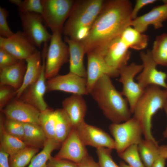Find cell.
<instances>
[{
  "instance_id": "obj_1",
  "label": "cell",
  "mask_w": 167,
  "mask_h": 167,
  "mask_svg": "<svg viewBox=\"0 0 167 167\" xmlns=\"http://www.w3.org/2000/svg\"><path fill=\"white\" fill-rule=\"evenodd\" d=\"M132 8L129 0L105 1L88 36L80 42L86 54L92 51L102 53L111 41L130 26Z\"/></svg>"
},
{
  "instance_id": "obj_2",
  "label": "cell",
  "mask_w": 167,
  "mask_h": 167,
  "mask_svg": "<svg viewBox=\"0 0 167 167\" xmlns=\"http://www.w3.org/2000/svg\"><path fill=\"white\" fill-rule=\"evenodd\" d=\"M110 78L106 75L101 77L89 94L112 123H121L130 119L132 113L127 100L117 90Z\"/></svg>"
},
{
  "instance_id": "obj_3",
  "label": "cell",
  "mask_w": 167,
  "mask_h": 167,
  "mask_svg": "<svg viewBox=\"0 0 167 167\" xmlns=\"http://www.w3.org/2000/svg\"><path fill=\"white\" fill-rule=\"evenodd\" d=\"M167 101V90L157 86L146 88L137 102L132 114L139 122L145 139L156 140L152 132V119Z\"/></svg>"
},
{
  "instance_id": "obj_4",
  "label": "cell",
  "mask_w": 167,
  "mask_h": 167,
  "mask_svg": "<svg viewBox=\"0 0 167 167\" xmlns=\"http://www.w3.org/2000/svg\"><path fill=\"white\" fill-rule=\"evenodd\" d=\"M75 2L72 0H43V11L41 15L44 23L52 33H63L65 24Z\"/></svg>"
},
{
  "instance_id": "obj_5",
  "label": "cell",
  "mask_w": 167,
  "mask_h": 167,
  "mask_svg": "<svg viewBox=\"0 0 167 167\" xmlns=\"http://www.w3.org/2000/svg\"><path fill=\"white\" fill-rule=\"evenodd\" d=\"M109 129L114 138L115 149L118 154L131 145H138L142 139V128L133 117L122 123H112L109 126Z\"/></svg>"
},
{
  "instance_id": "obj_6",
  "label": "cell",
  "mask_w": 167,
  "mask_h": 167,
  "mask_svg": "<svg viewBox=\"0 0 167 167\" xmlns=\"http://www.w3.org/2000/svg\"><path fill=\"white\" fill-rule=\"evenodd\" d=\"M62 33L58 32L52 33L45 61V75L46 79L57 76L61 67L69 59V47L62 39Z\"/></svg>"
},
{
  "instance_id": "obj_7",
  "label": "cell",
  "mask_w": 167,
  "mask_h": 167,
  "mask_svg": "<svg viewBox=\"0 0 167 167\" xmlns=\"http://www.w3.org/2000/svg\"><path fill=\"white\" fill-rule=\"evenodd\" d=\"M143 68L142 64L132 62L118 71V81L122 86L121 93L127 100L132 114L137 102L145 89L135 80V77L141 71Z\"/></svg>"
},
{
  "instance_id": "obj_8",
  "label": "cell",
  "mask_w": 167,
  "mask_h": 167,
  "mask_svg": "<svg viewBox=\"0 0 167 167\" xmlns=\"http://www.w3.org/2000/svg\"><path fill=\"white\" fill-rule=\"evenodd\" d=\"M140 57L143 68L136 77L137 82L144 89L154 85L166 89L167 74L157 69L158 65L153 58L151 50L141 52Z\"/></svg>"
},
{
  "instance_id": "obj_9",
  "label": "cell",
  "mask_w": 167,
  "mask_h": 167,
  "mask_svg": "<svg viewBox=\"0 0 167 167\" xmlns=\"http://www.w3.org/2000/svg\"><path fill=\"white\" fill-rule=\"evenodd\" d=\"M19 14L23 32L36 47L40 49L43 44L50 41L52 34L44 25L41 15L29 12Z\"/></svg>"
},
{
  "instance_id": "obj_10",
  "label": "cell",
  "mask_w": 167,
  "mask_h": 167,
  "mask_svg": "<svg viewBox=\"0 0 167 167\" xmlns=\"http://www.w3.org/2000/svg\"><path fill=\"white\" fill-rule=\"evenodd\" d=\"M46 84L49 92L59 91L83 96L89 94L86 78L70 72L48 79Z\"/></svg>"
},
{
  "instance_id": "obj_11",
  "label": "cell",
  "mask_w": 167,
  "mask_h": 167,
  "mask_svg": "<svg viewBox=\"0 0 167 167\" xmlns=\"http://www.w3.org/2000/svg\"><path fill=\"white\" fill-rule=\"evenodd\" d=\"M47 50L45 47H43L42 49V66L39 77L25 90L21 96L22 98V101L33 106L40 112L47 108V105L44 99L45 94L47 91L45 65Z\"/></svg>"
},
{
  "instance_id": "obj_12",
  "label": "cell",
  "mask_w": 167,
  "mask_h": 167,
  "mask_svg": "<svg viewBox=\"0 0 167 167\" xmlns=\"http://www.w3.org/2000/svg\"><path fill=\"white\" fill-rule=\"evenodd\" d=\"M87 57V88L88 94L97 81L106 75L110 77L119 76V71L110 67L106 62L104 56L96 51L86 53Z\"/></svg>"
},
{
  "instance_id": "obj_13",
  "label": "cell",
  "mask_w": 167,
  "mask_h": 167,
  "mask_svg": "<svg viewBox=\"0 0 167 167\" xmlns=\"http://www.w3.org/2000/svg\"><path fill=\"white\" fill-rule=\"evenodd\" d=\"M0 48L19 60H25L37 49L23 32L20 31L7 38L0 36Z\"/></svg>"
},
{
  "instance_id": "obj_14",
  "label": "cell",
  "mask_w": 167,
  "mask_h": 167,
  "mask_svg": "<svg viewBox=\"0 0 167 167\" xmlns=\"http://www.w3.org/2000/svg\"><path fill=\"white\" fill-rule=\"evenodd\" d=\"M76 128L85 146H91L96 149L104 147L115 149L114 139L101 129L88 124L85 122Z\"/></svg>"
},
{
  "instance_id": "obj_15",
  "label": "cell",
  "mask_w": 167,
  "mask_h": 167,
  "mask_svg": "<svg viewBox=\"0 0 167 167\" xmlns=\"http://www.w3.org/2000/svg\"><path fill=\"white\" fill-rule=\"evenodd\" d=\"M96 18L87 9L82 0L75 1L65 24L63 33L65 36L70 38L78 30L91 28Z\"/></svg>"
},
{
  "instance_id": "obj_16",
  "label": "cell",
  "mask_w": 167,
  "mask_h": 167,
  "mask_svg": "<svg viewBox=\"0 0 167 167\" xmlns=\"http://www.w3.org/2000/svg\"><path fill=\"white\" fill-rule=\"evenodd\" d=\"M88 153L76 128H73L54 157L79 163Z\"/></svg>"
},
{
  "instance_id": "obj_17",
  "label": "cell",
  "mask_w": 167,
  "mask_h": 167,
  "mask_svg": "<svg viewBox=\"0 0 167 167\" xmlns=\"http://www.w3.org/2000/svg\"><path fill=\"white\" fill-rule=\"evenodd\" d=\"M6 118L23 123L39 125L40 111L33 106L22 101L15 100L8 104L1 111Z\"/></svg>"
},
{
  "instance_id": "obj_18",
  "label": "cell",
  "mask_w": 167,
  "mask_h": 167,
  "mask_svg": "<svg viewBox=\"0 0 167 167\" xmlns=\"http://www.w3.org/2000/svg\"><path fill=\"white\" fill-rule=\"evenodd\" d=\"M163 4L156 6L147 13L137 16L132 20L130 26L143 33L150 25L156 29L163 27V23L167 20V0L163 1Z\"/></svg>"
},
{
  "instance_id": "obj_19",
  "label": "cell",
  "mask_w": 167,
  "mask_h": 167,
  "mask_svg": "<svg viewBox=\"0 0 167 167\" xmlns=\"http://www.w3.org/2000/svg\"><path fill=\"white\" fill-rule=\"evenodd\" d=\"M102 54L108 65L118 71L127 65L131 55L129 49L122 41L119 35L109 43Z\"/></svg>"
},
{
  "instance_id": "obj_20",
  "label": "cell",
  "mask_w": 167,
  "mask_h": 167,
  "mask_svg": "<svg viewBox=\"0 0 167 167\" xmlns=\"http://www.w3.org/2000/svg\"><path fill=\"white\" fill-rule=\"evenodd\" d=\"M26 68L22 84L14 94L17 99L19 98L25 90L35 82L39 77L42 69L41 53L37 49L25 60Z\"/></svg>"
},
{
  "instance_id": "obj_21",
  "label": "cell",
  "mask_w": 167,
  "mask_h": 167,
  "mask_svg": "<svg viewBox=\"0 0 167 167\" xmlns=\"http://www.w3.org/2000/svg\"><path fill=\"white\" fill-rule=\"evenodd\" d=\"M83 95L72 94L62 102V108L68 116L73 128H76L85 122L87 106Z\"/></svg>"
},
{
  "instance_id": "obj_22",
  "label": "cell",
  "mask_w": 167,
  "mask_h": 167,
  "mask_svg": "<svg viewBox=\"0 0 167 167\" xmlns=\"http://www.w3.org/2000/svg\"><path fill=\"white\" fill-rule=\"evenodd\" d=\"M64 41L69 49V72L86 78L87 70L84 64V57L86 53L83 46L80 42L66 36H65Z\"/></svg>"
},
{
  "instance_id": "obj_23",
  "label": "cell",
  "mask_w": 167,
  "mask_h": 167,
  "mask_svg": "<svg viewBox=\"0 0 167 167\" xmlns=\"http://www.w3.org/2000/svg\"><path fill=\"white\" fill-rule=\"evenodd\" d=\"M25 60H19L16 64L0 70V85H7L15 90L21 86L26 71Z\"/></svg>"
},
{
  "instance_id": "obj_24",
  "label": "cell",
  "mask_w": 167,
  "mask_h": 167,
  "mask_svg": "<svg viewBox=\"0 0 167 167\" xmlns=\"http://www.w3.org/2000/svg\"><path fill=\"white\" fill-rule=\"evenodd\" d=\"M122 41L129 49L141 50L145 48L149 40L148 36L131 26L126 28L119 35Z\"/></svg>"
},
{
  "instance_id": "obj_25",
  "label": "cell",
  "mask_w": 167,
  "mask_h": 167,
  "mask_svg": "<svg viewBox=\"0 0 167 167\" xmlns=\"http://www.w3.org/2000/svg\"><path fill=\"white\" fill-rule=\"evenodd\" d=\"M24 135L23 141L27 146L43 148L48 138L41 126L30 123H24Z\"/></svg>"
},
{
  "instance_id": "obj_26",
  "label": "cell",
  "mask_w": 167,
  "mask_h": 167,
  "mask_svg": "<svg viewBox=\"0 0 167 167\" xmlns=\"http://www.w3.org/2000/svg\"><path fill=\"white\" fill-rule=\"evenodd\" d=\"M5 119L2 114L0 118V149L10 156L12 155L27 147L21 140L8 133L4 126Z\"/></svg>"
},
{
  "instance_id": "obj_27",
  "label": "cell",
  "mask_w": 167,
  "mask_h": 167,
  "mask_svg": "<svg viewBox=\"0 0 167 167\" xmlns=\"http://www.w3.org/2000/svg\"><path fill=\"white\" fill-rule=\"evenodd\" d=\"M139 154L145 167H151L160 156L159 146L157 142L142 139L138 145Z\"/></svg>"
},
{
  "instance_id": "obj_28",
  "label": "cell",
  "mask_w": 167,
  "mask_h": 167,
  "mask_svg": "<svg viewBox=\"0 0 167 167\" xmlns=\"http://www.w3.org/2000/svg\"><path fill=\"white\" fill-rule=\"evenodd\" d=\"M55 112L56 117L55 138L62 144L70 133L73 126L68 116L63 108L57 109Z\"/></svg>"
},
{
  "instance_id": "obj_29",
  "label": "cell",
  "mask_w": 167,
  "mask_h": 167,
  "mask_svg": "<svg viewBox=\"0 0 167 167\" xmlns=\"http://www.w3.org/2000/svg\"><path fill=\"white\" fill-rule=\"evenodd\" d=\"M61 144L55 139H48L42 150L34 156L28 167H46L52 152Z\"/></svg>"
},
{
  "instance_id": "obj_30",
  "label": "cell",
  "mask_w": 167,
  "mask_h": 167,
  "mask_svg": "<svg viewBox=\"0 0 167 167\" xmlns=\"http://www.w3.org/2000/svg\"><path fill=\"white\" fill-rule=\"evenodd\" d=\"M151 51L157 65L167 66V33H163L156 37Z\"/></svg>"
},
{
  "instance_id": "obj_31",
  "label": "cell",
  "mask_w": 167,
  "mask_h": 167,
  "mask_svg": "<svg viewBox=\"0 0 167 167\" xmlns=\"http://www.w3.org/2000/svg\"><path fill=\"white\" fill-rule=\"evenodd\" d=\"M39 120L40 126L48 139H55L56 117L55 110L47 108L45 110L40 112Z\"/></svg>"
},
{
  "instance_id": "obj_32",
  "label": "cell",
  "mask_w": 167,
  "mask_h": 167,
  "mask_svg": "<svg viewBox=\"0 0 167 167\" xmlns=\"http://www.w3.org/2000/svg\"><path fill=\"white\" fill-rule=\"evenodd\" d=\"M39 150L38 148L27 146L10 156L9 162L10 167H25L30 162Z\"/></svg>"
},
{
  "instance_id": "obj_33",
  "label": "cell",
  "mask_w": 167,
  "mask_h": 167,
  "mask_svg": "<svg viewBox=\"0 0 167 167\" xmlns=\"http://www.w3.org/2000/svg\"><path fill=\"white\" fill-rule=\"evenodd\" d=\"M118 154L120 158L131 167H145L140 157L137 144L131 145Z\"/></svg>"
},
{
  "instance_id": "obj_34",
  "label": "cell",
  "mask_w": 167,
  "mask_h": 167,
  "mask_svg": "<svg viewBox=\"0 0 167 167\" xmlns=\"http://www.w3.org/2000/svg\"><path fill=\"white\" fill-rule=\"evenodd\" d=\"M4 126L8 133L23 141L24 131V123L6 118Z\"/></svg>"
},
{
  "instance_id": "obj_35",
  "label": "cell",
  "mask_w": 167,
  "mask_h": 167,
  "mask_svg": "<svg viewBox=\"0 0 167 167\" xmlns=\"http://www.w3.org/2000/svg\"><path fill=\"white\" fill-rule=\"evenodd\" d=\"M43 0H24L18 7L19 13H34L42 15Z\"/></svg>"
},
{
  "instance_id": "obj_36",
  "label": "cell",
  "mask_w": 167,
  "mask_h": 167,
  "mask_svg": "<svg viewBox=\"0 0 167 167\" xmlns=\"http://www.w3.org/2000/svg\"><path fill=\"white\" fill-rule=\"evenodd\" d=\"M112 150L104 147L96 149L98 163L101 167H120L112 158L111 155Z\"/></svg>"
},
{
  "instance_id": "obj_37",
  "label": "cell",
  "mask_w": 167,
  "mask_h": 167,
  "mask_svg": "<svg viewBox=\"0 0 167 167\" xmlns=\"http://www.w3.org/2000/svg\"><path fill=\"white\" fill-rule=\"evenodd\" d=\"M9 11L4 8L0 7V36L7 38L14 34L8 25L7 19Z\"/></svg>"
},
{
  "instance_id": "obj_38",
  "label": "cell",
  "mask_w": 167,
  "mask_h": 167,
  "mask_svg": "<svg viewBox=\"0 0 167 167\" xmlns=\"http://www.w3.org/2000/svg\"><path fill=\"white\" fill-rule=\"evenodd\" d=\"M19 61L8 52L0 48V70L12 66Z\"/></svg>"
},
{
  "instance_id": "obj_39",
  "label": "cell",
  "mask_w": 167,
  "mask_h": 167,
  "mask_svg": "<svg viewBox=\"0 0 167 167\" xmlns=\"http://www.w3.org/2000/svg\"><path fill=\"white\" fill-rule=\"evenodd\" d=\"M10 86L7 85L0 86V109L2 111L14 94Z\"/></svg>"
},
{
  "instance_id": "obj_40",
  "label": "cell",
  "mask_w": 167,
  "mask_h": 167,
  "mask_svg": "<svg viewBox=\"0 0 167 167\" xmlns=\"http://www.w3.org/2000/svg\"><path fill=\"white\" fill-rule=\"evenodd\" d=\"M78 164L66 159H60L51 156L47 163L48 167H78Z\"/></svg>"
},
{
  "instance_id": "obj_41",
  "label": "cell",
  "mask_w": 167,
  "mask_h": 167,
  "mask_svg": "<svg viewBox=\"0 0 167 167\" xmlns=\"http://www.w3.org/2000/svg\"><path fill=\"white\" fill-rule=\"evenodd\" d=\"M156 1V0H136L131 11V17L132 20L135 19L138 16V12L143 7L147 5L153 3Z\"/></svg>"
},
{
  "instance_id": "obj_42",
  "label": "cell",
  "mask_w": 167,
  "mask_h": 167,
  "mask_svg": "<svg viewBox=\"0 0 167 167\" xmlns=\"http://www.w3.org/2000/svg\"><path fill=\"white\" fill-rule=\"evenodd\" d=\"M78 164V167H101L99 163L95 161L88 154Z\"/></svg>"
},
{
  "instance_id": "obj_43",
  "label": "cell",
  "mask_w": 167,
  "mask_h": 167,
  "mask_svg": "<svg viewBox=\"0 0 167 167\" xmlns=\"http://www.w3.org/2000/svg\"><path fill=\"white\" fill-rule=\"evenodd\" d=\"M9 156L8 154L0 149V167H10L9 162Z\"/></svg>"
},
{
  "instance_id": "obj_44",
  "label": "cell",
  "mask_w": 167,
  "mask_h": 167,
  "mask_svg": "<svg viewBox=\"0 0 167 167\" xmlns=\"http://www.w3.org/2000/svg\"><path fill=\"white\" fill-rule=\"evenodd\" d=\"M166 160L164 158L160 155L151 167H165Z\"/></svg>"
},
{
  "instance_id": "obj_45",
  "label": "cell",
  "mask_w": 167,
  "mask_h": 167,
  "mask_svg": "<svg viewBox=\"0 0 167 167\" xmlns=\"http://www.w3.org/2000/svg\"><path fill=\"white\" fill-rule=\"evenodd\" d=\"M160 155L167 159V145H162L159 146Z\"/></svg>"
},
{
  "instance_id": "obj_46",
  "label": "cell",
  "mask_w": 167,
  "mask_h": 167,
  "mask_svg": "<svg viewBox=\"0 0 167 167\" xmlns=\"http://www.w3.org/2000/svg\"><path fill=\"white\" fill-rule=\"evenodd\" d=\"M167 116V101L165 104L163 108ZM164 137L167 138V126L166 129L163 133Z\"/></svg>"
},
{
  "instance_id": "obj_47",
  "label": "cell",
  "mask_w": 167,
  "mask_h": 167,
  "mask_svg": "<svg viewBox=\"0 0 167 167\" xmlns=\"http://www.w3.org/2000/svg\"><path fill=\"white\" fill-rule=\"evenodd\" d=\"M9 2L19 7L22 2L21 0H9Z\"/></svg>"
},
{
  "instance_id": "obj_48",
  "label": "cell",
  "mask_w": 167,
  "mask_h": 167,
  "mask_svg": "<svg viewBox=\"0 0 167 167\" xmlns=\"http://www.w3.org/2000/svg\"><path fill=\"white\" fill-rule=\"evenodd\" d=\"M120 167H131L128 165L126 164L123 161H121L119 163Z\"/></svg>"
},
{
  "instance_id": "obj_49",
  "label": "cell",
  "mask_w": 167,
  "mask_h": 167,
  "mask_svg": "<svg viewBox=\"0 0 167 167\" xmlns=\"http://www.w3.org/2000/svg\"><path fill=\"white\" fill-rule=\"evenodd\" d=\"M166 89L167 90V87Z\"/></svg>"
},
{
  "instance_id": "obj_50",
  "label": "cell",
  "mask_w": 167,
  "mask_h": 167,
  "mask_svg": "<svg viewBox=\"0 0 167 167\" xmlns=\"http://www.w3.org/2000/svg\"></svg>"
}]
</instances>
